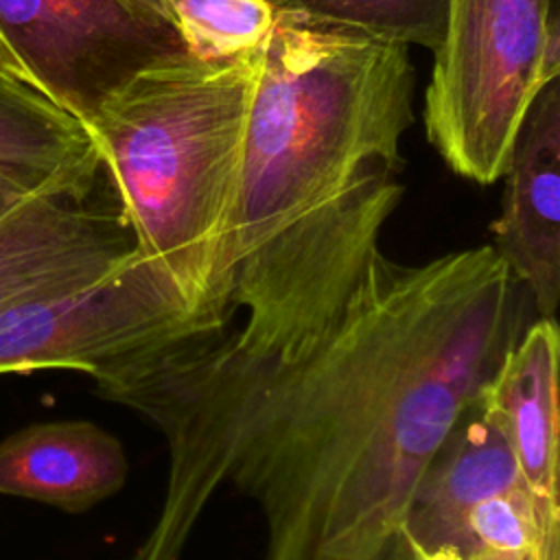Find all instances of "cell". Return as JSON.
Here are the masks:
<instances>
[{
	"label": "cell",
	"instance_id": "cell-1",
	"mask_svg": "<svg viewBox=\"0 0 560 560\" xmlns=\"http://www.w3.org/2000/svg\"><path fill=\"white\" fill-rule=\"evenodd\" d=\"M529 306L492 245L420 265L378 249L332 324L287 359L228 352L214 328L107 370L98 396L168 451L162 505L127 560H182L225 483L260 510L262 560H381Z\"/></svg>",
	"mask_w": 560,
	"mask_h": 560
},
{
	"label": "cell",
	"instance_id": "cell-2",
	"mask_svg": "<svg viewBox=\"0 0 560 560\" xmlns=\"http://www.w3.org/2000/svg\"><path fill=\"white\" fill-rule=\"evenodd\" d=\"M411 101L409 46L278 0L228 225L232 311H245L214 330L228 352L287 359L341 313L405 192Z\"/></svg>",
	"mask_w": 560,
	"mask_h": 560
},
{
	"label": "cell",
	"instance_id": "cell-3",
	"mask_svg": "<svg viewBox=\"0 0 560 560\" xmlns=\"http://www.w3.org/2000/svg\"><path fill=\"white\" fill-rule=\"evenodd\" d=\"M260 55H166L88 122L140 258L212 328L234 315L228 225Z\"/></svg>",
	"mask_w": 560,
	"mask_h": 560
},
{
	"label": "cell",
	"instance_id": "cell-4",
	"mask_svg": "<svg viewBox=\"0 0 560 560\" xmlns=\"http://www.w3.org/2000/svg\"><path fill=\"white\" fill-rule=\"evenodd\" d=\"M424 92V131L446 166L503 177L534 96L560 77L558 0H448Z\"/></svg>",
	"mask_w": 560,
	"mask_h": 560
},
{
	"label": "cell",
	"instance_id": "cell-5",
	"mask_svg": "<svg viewBox=\"0 0 560 560\" xmlns=\"http://www.w3.org/2000/svg\"><path fill=\"white\" fill-rule=\"evenodd\" d=\"M201 330L214 328L138 254L88 284L4 304L0 374L66 368L94 381L136 354Z\"/></svg>",
	"mask_w": 560,
	"mask_h": 560
},
{
	"label": "cell",
	"instance_id": "cell-6",
	"mask_svg": "<svg viewBox=\"0 0 560 560\" xmlns=\"http://www.w3.org/2000/svg\"><path fill=\"white\" fill-rule=\"evenodd\" d=\"M0 37L85 127L140 70L186 50L168 18L129 0H0Z\"/></svg>",
	"mask_w": 560,
	"mask_h": 560
},
{
	"label": "cell",
	"instance_id": "cell-7",
	"mask_svg": "<svg viewBox=\"0 0 560 560\" xmlns=\"http://www.w3.org/2000/svg\"><path fill=\"white\" fill-rule=\"evenodd\" d=\"M138 256L103 155L0 221V308L98 280Z\"/></svg>",
	"mask_w": 560,
	"mask_h": 560
},
{
	"label": "cell",
	"instance_id": "cell-8",
	"mask_svg": "<svg viewBox=\"0 0 560 560\" xmlns=\"http://www.w3.org/2000/svg\"><path fill=\"white\" fill-rule=\"evenodd\" d=\"M492 247L527 289L540 317L560 302V77L529 103L503 171Z\"/></svg>",
	"mask_w": 560,
	"mask_h": 560
},
{
	"label": "cell",
	"instance_id": "cell-9",
	"mask_svg": "<svg viewBox=\"0 0 560 560\" xmlns=\"http://www.w3.org/2000/svg\"><path fill=\"white\" fill-rule=\"evenodd\" d=\"M516 481L514 455L475 398L422 470L381 560H442L470 505Z\"/></svg>",
	"mask_w": 560,
	"mask_h": 560
},
{
	"label": "cell",
	"instance_id": "cell-10",
	"mask_svg": "<svg viewBox=\"0 0 560 560\" xmlns=\"http://www.w3.org/2000/svg\"><path fill=\"white\" fill-rule=\"evenodd\" d=\"M558 357V322L538 317L477 394L481 413L508 442L525 486L551 508H560Z\"/></svg>",
	"mask_w": 560,
	"mask_h": 560
},
{
	"label": "cell",
	"instance_id": "cell-11",
	"mask_svg": "<svg viewBox=\"0 0 560 560\" xmlns=\"http://www.w3.org/2000/svg\"><path fill=\"white\" fill-rule=\"evenodd\" d=\"M127 472L120 440L88 420L37 422L0 442V494L72 514L116 494Z\"/></svg>",
	"mask_w": 560,
	"mask_h": 560
},
{
	"label": "cell",
	"instance_id": "cell-12",
	"mask_svg": "<svg viewBox=\"0 0 560 560\" xmlns=\"http://www.w3.org/2000/svg\"><path fill=\"white\" fill-rule=\"evenodd\" d=\"M98 158L79 118L37 88L0 77V221Z\"/></svg>",
	"mask_w": 560,
	"mask_h": 560
},
{
	"label": "cell",
	"instance_id": "cell-13",
	"mask_svg": "<svg viewBox=\"0 0 560 560\" xmlns=\"http://www.w3.org/2000/svg\"><path fill=\"white\" fill-rule=\"evenodd\" d=\"M184 48L199 59L249 57L265 48L278 0H164Z\"/></svg>",
	"mask_w": 560,
	"mask_h": 560
},
{
	"label": "cell",
	"instance_id": "cell-14",
	"mask_svg": "<svg viewBox=\"0 0 560 560\" xmlns=\"http://www.w3.org/2000/svg\"><path fill=\"white\" fill-rule=\"evenodd\" d=\"M287 7L370 37L435 50L446 28L448 0H280Z\"/></svg>",
	"mask_w": 560,
	"mask_h": 560
},
{
	"label": "cell",
	"instance_id": "cell-15",
	"mask_svg": "<svg viewBox=\"0 0 560 560\" xmlns=\"http://www.w3.org/2000/svg\"><path fill=\"white\" fill-rule=\"evenodd\" d=\"M0 77L18 81V83H26L33 85L28 72L22 68V63L18 61V57L11 52V48L4 44V39L0 37ZM35 88V85H33Z\"/></svg>",
	"mask_w": 560,
	"mask_h": 560
},
{
	"label": "cell",
	"instance_id": "cell-16",
	"mask_svg": "<svg viewBox=\"0 0 560 560\" xmlns=\"http://www.w3.org/2000/svg\"><path fill=\"white\" fill-rule=\"evenodd\" d=\"M129 2H133V4L142 7V9H147V11H153V13L164 15V18H168V20H171V15H168V11H166L164 0H129Z\"/></svg>",
	"mask_w": 560,
	"mask_h": 560
}]
</instances>
